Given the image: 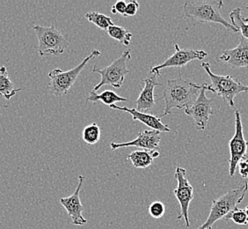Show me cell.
Instances as JSON below:
<instances>
[{"label":"cell","instance_id":"obj_1","mask_svg":"<svg viewBox=\"0 0 248 229\" xmlns=\"http://www.w3.org/2000/svg\"><path fill=\"white\" fill-rule=\"evenodd\" d=\"M202 84L184 80L180 76L177 79L168 80L166 89L163 93L165 100V110L160 118L170 114L172 109H182L190 107L200 94Z\"/></svg>","mask_w":248,"mask_h":229},{"label":"cell","instance_id":"obj_2","mask_svg":"<svg viewBox=\"0 0 248 229\" xmlns=\"http://www.w3.org/2000/svg\"><path fill=\"white\" fill-rule=\"evenodd\" d=\"M223 5L224 3L222 0L186 2L183 6V11L187 19L201 22L219 23L230 32L237 33L238 30L223 17L221 12Z\"/></svg>","mask_w":248,"mask_h":229},{"label":"cell","instance_id":"obj_3","mask_svg":"<svg viewBox=\"0 0 248 229\" xmlns=\"http://www.w3.org/2000/svg\"><path fill=\"white\" fill-rule=\"evenodd\" d=\"M248 191V183L246 181L239 188L229 191L217 199L212 201L210 215L198 229H212V226L217 220L224 219L226 215L237 208V205L244 200Z\"/></svg>","mask_w":248,"mask_h":229},{"label":"cell","instance_id":"obj_4","mask_svg":"<svg viewBox=\"0 0 248 229\" xmlns=\"http://www.w3.org/2000/svg\"><path fill=\"white\" fill-rule=\"evenodd\" d=\"M201 66L204 69L210 77L211 84L207 85V91L221 97L230 107H234V98L241 93H248V85H244L239 81L234 80L231 75L222 76L211 72L209 63H202Z\"/></svg>","mask_w":248,"mask_h":229},{"label":"cell","instance_id":"obj_5","mask_svg":"<svg viewBox=\"0 0 248 229\" xmlns=\"http://www.w3.org/2000/svg\"><path fill=\"white\" fill-rule=\"evenodd\" d=\"M100 54L101 53L100 50L93 49L91 54L86 57L78 65L71 70L63 72L60 69H54L51 72H48V75L50 79L48 83V89L50 93L55 96H65L71 87L75 84L77 79L81 73L86 64L93 58L100 56Z\"/></svg>","mask_w":248,"mask_h":229},{"label":"cell","instance_id":"obj_6","mask_svg":"<svg viewBox=\"0 0 248 229\" xmlns=\"http://www.w3.org/2000/svg\"><path fill=\"white\" fill-rule=\"evenodd\" d=\"M33 30L38 40L41 57L61 55L69 45L66 37L54 25L49 27L34 25Z\"/></svg>","mask_w":248,"mask_h":229},{"label":"cell","instance_id":"obj_7","mask_svg":"<svg viewBox=\"0 0 248 229\" xmlns=\"http://www.w3.org/2000/svg\"><path fill=\"white\" fill-rule=\"evenodd\" d=\"M130 58V51L126 50L108 66L98 68L94 65L92 72L100 74V82L93 87V91L97 92L103 86H111L115 88H120L124 83L125 77L130 72L127 68V63Z\"/></svg>","mask_w":248,"mask_h":229},{"label":"cell","instance_id":"obj_8","mask_svg":"<svg viewBox=\"0 0 248 229\" xmlns=\"http://www.w3.org/2000/svg\"><path fill=\"white\" fill-rule=\"evenodd\" d=\"M248 147V142L244 137L243 125L240 113L237 110L235 112V133L229 142L231 155L229 162L230 177H234L239 163L247 159Z\"/></svg>","mask_w":248,"mask_h":229},{"label":"cell","instance_id":"obj_9","mask_svg":"<svg viewBox=\"0 0 248 229\" xmlns=\"http://www.w3.org/2000/svg\"><path fill=\"white\" fill-rule=\"evenodd\" d=\"M207 83H202V87L196 101L188 108L185 109V114L192 118L196 129L203 131L206 129L210 115L214 114L212 110L213 98L206 96Z\"/></svg>","mask_w":248,"mask_h":229},{"label":"cell","instance_id":"obj_10","mask_svg":"<svg viewBox=\"0 0 248 229\" xmlns=\"http://www.w3.org/2000/svg\"><path fill=\"white\" fill-rule=\"evenodd\" d=\"M174 177L178 184H177L176 189L173 191V193L181 206V214L177 217V219L178 220L183 219L185 220L186 227L188 228L190 227L188 210H189L191 201L193 200V197H194V189L186 177V171L185 168L176 167Z\"/></svg>","mask_w":248,"mask_h":229},{"label":"cell","instance_id":"obj_11","mask_svg":"<svg viewBox=\"0 0 248 229\" xmlns=\"http://www.w3.org/2000/svg\"><path fill=\"white\" fill-rule=\"evenodd\" d=\"M175 52L172 56L168 57L165 62L150 68L151 73L157 76H161L160 71L164 68L168 67H177L182 68L185 66L188 63L193 60H202L207 57V52L201 49H181L180 46L174 43Z\"/></svg>","mask_w":248,"mask_h":229},{"label":"cell","instance_id":"obj_12","mask_svg":"<svg viewBox=\"0 0 248 229\" xmlns=\"http://www.w3.org/2000/svg\"><path fill=\"white\" fill-rule=\"evenodd\" d=\"M84 180H85V177L83 176H79L78 177V184L75 192L70 196L62 197L60 199L61 205L64 207L68 215L72 218V224L75 225V226H84L87 223V220L82 215L84 207L82 205L80 196H79Z\"/></svg>","mask_w":248,"mask_h":229},{"label":"cell","instance_id":"obj_13","mask_svg":"<svg viewBox=\"0 0 248 229\" xmlns=\"http://www.w3.org/2000/svg\"><path fill=\"white\" fill-rule=\"evenodd\" d=\"M160 140H161V136L159 131H154V130H151V131L145 130L139 132L138 137L132 141H128L124 143H111L110 147L112 151H115L119 148L129 147L142 148L143 150H146V151H155L158 149Z\"/></svg>","mask_w":248,"mask_h":229},{"label":"cell","instance_id":"obj_14","mask_svg":"<svg viewBox=\"0 0 248 229\" xmlns=\"http://www.w3.org/2000/svg\"><path fill=\"white\" fill-rule=\"evenodd\" d=\"M217 61L223 62L232 69L248 68V41L240 37V43L236 48L226 49L217 57Z\"/></svg>","mask_w":248,"mask_h":229},{"label":"cell","instance_id":"obj_15","mask_svg":"<svg viewBox=\"0 0 248 229\" xmlns=\"http://www.w3.org/2000/svg\"><path fill=\"white\" fill-rule=\"evenodd\" d=\"M109 108L113 110H120V111L129 113L132 115L133 121H139L152 130L157 131L159 132H170L169 126L167 124H163L161 118L159 116L140 112L139 110H137V109H129L127 107H119L115 104L110 106Z\"/></svg>","mask_w":248,"mask_h":229},{"label":"cell","instance_id":"obj_16","mask_svg":"<svg viewBox=\"0 0 248 229\" xmlns=\"http://www.w3.org/2000/svg\"><path fill=\"white\" fill-rule=\"evenodd\" d=\"M157 75H154L153 77L148 78L143 80L144 83L143 88L140 92L136 105H137V110L139 111H148L155 108L156 106V100H155V96H154V89L157 86H162L160 83L157 82Z\"/></svg>","mask_w":248,"mask_h":229},{"label":"cell","instance_id":"obj_17","mask_svg":"<svg viewBox=\"0 0 248 229\" xmlns=\"http://www.w3.org/2000/svg\"><path fill=\"white\" fill-rule=\"evenodd\" d=\"M159 156V152L146 151V150H137L127 156V160L132 163L134 167L137 168H146L153 165L155 158Z\"/></svg>","mask_w":248,"mask_h":229},{"label":"cell","instance_id":"obj_18","mask_svg":"<svg viewBox=\"0 0 248 229\" xmlns=\"http://www.w3.org/2000/svg\"><path fill=\"white\" fill-rule=\"evenodd\" d=\"M127 100H128V99L118 96L113 90L103 91L101 94H97L94 91L92 90L90 92V95L86 98V102L87 101H92V102L101 101V102H103L104 104L108 106V107H110L111 105H114L116 102L127 101Z\"/></svg>","mask_w":248,"mask_h":229},{"label":"cell","instance_id":"obj_19","mask_svg":"<svg viewBox=\"0 0 248 229\" xmlns=\"http://www.w3.org/2000/svg\"><path fill=\"white\" fill-rule=\"evenodd\" d=\"M19 91H21V88H15L14 83L8 76L7 68L0 67V96L5 97L6 100H10Z\"/></svg>","mask_w":248,"mask_h":229},{"label":"cell","instance_id":"obj_20","mask_svg":"<svg viewBox=\"0 0 248 229\" xmlns=\"http://www.w3.org/2000/svg\"><path fill=\"white\" fill-rule=\"evenodd\" d=\"M242 9L237 7L230 13L229 17L232 25L238 32L241 33V37L248 41V19L242 15Z\"/></svg>","mask_w":248,"mask_h":229},{"label":"cell","instance_id":"obj_21","mask_svg":"<svg viewBox=\"0 0 248 229\" xmlns=\"http://www.w3.org/2000/svg\"><path fill=\"white\" fill-rule=\"evenodd\" d=\"M107 32L109 34L110 37L118 41L124 46H129L130 44V41L132 38V33L129 32L127 29H124V27L113 25L108 28Z\"/></svg>","mask_w":248,"mask_h":229},{"label":"cell","instance_id":"obj_22","mask_svg":"<svg viewBox=\"0 0 248 229\" xmlns=\"http://www.w3.org/2000/svg\"><path fill=\"white\" fill-rule=\"evenodd\" d=\"M86 19L89 22L97 26L101 30H108L109 27L115 25L110 17L98 12L87 13L86 15Z\"/></svg>","mask_w":248,"mask_h":229},{"label":"cell","instance_id":"obj_23","mask_svg":"<svg viewBox=\"0 0 248 229\" xmlns=\"http://www.w3.org/2000/svg\"><path fill=\"white\" fill-rule=\"evenodd\" d=\"M101 136L100 126L95 123L86 126L82 132V139L88 145H95L99 142Z\"/></svg>","mask_w":248,"mask_h":229},{"label":"cell","instance_id":"obj_24","mask_svg":"<svg viewBox=\"0 0 248 229\" xmlns=\"http://www.w3.org/2000/svg\"><path fill=\"white\" fill-rule=\"evenodd\" d=\"M224 220H232L235 224L239 226H246L248 224V216L246 213V211L245 209H239L238 207L226 215Z\"/></svg>","mask_w":248,"mask_h":229},{"label":"cell","instance_id":"obj_25","mask_svg":"<svg viewBox=\"0 0 248 229\" xmlns=\"http://www.w3.org/2000/svg\"><path fill=\"white\" fill-rule=\"evenodd\" d=\"M166 213V206L161 201H154L149 206V213L154 219L162 218Z\"/></svg>","mask_w":248,"mask_h":229},{"label":"cell","instance_id":"obj_26","mask_svg":"<svg viewBox=\"0 0 248 229\" xmlns=\"http://www.w3.org/2000/svg\"><path fill=\"white\" fill-rule=\"evenodd\" d=\"M139 9V3L136 0H132L127 4L126 10L124 13V17H132L138 14Z\"/></svg>","mask_w":248,"mask_h":229},{"label":"cell","instance_id":"obj_27","mask_svg":"<svg viewBox=\"0 0 248 229\" xmlns=\"http://www.w3.org/2000/svg\"><path fill=\"white\" fill-rule=\"evenodd\" d=\"M126 6H127V3H126L125 1H124V0L117 1L115 5L112 6L111 13H112L113 15L120 14V15H124V13H125V10H126Z\"/></svg>","mask_w":248,"mask_h":229},{"label":"cell","instance_id":"obj_28","mask_svg":"<svg viewBox=\"0 0 248 229\" xmlns=\"http://www.w3.org/2000/svg\"><path fill=\"white\" fill-rule=\"evenodd\" d=\"M246 160H243L239 163V174L243 178H248V165Z\"/></svg>","mask_w":248,"mask_h":229},{"label":"cell","instance_id":"obj_29","mask_svg":"<svg viewBox=\"0 0 248 229\" xmlns=\"http://www.w3.org/2000/svg\"><path fill=\"white\" fill-rule=\"evenodd\" d=\"M245 211H246V213H247V216H248V205L245 208Z\"/></svg>","mask_w":248,"mask_h":229},{"label":"cell","instance_id":"obj_30","mask_svg":"<svg viewBox=\"0 0 248 229\" xmlns=\"http://www.w3.org/2000/svg\"><path fill=\"white\" fill-rule=\"evenodd\" d=\"M246 162H247V163H248V159H247V160H246Z\"/></svg>","mask_w":248,"mask_h":229},{"label":"cell","instance_id":"obj_31","mask_svg":"<svg viewBox=\"0 0 248 229\" xmlns=\"http://www.w3.org/2000/svg\"><path fill=\"white\" fill-rule=\"evenodd\" d=\"M246 9L248 10V5L247 6V7H246Z\"/></svg>","mask_w":248,"mask_h":229}]
</instances>
